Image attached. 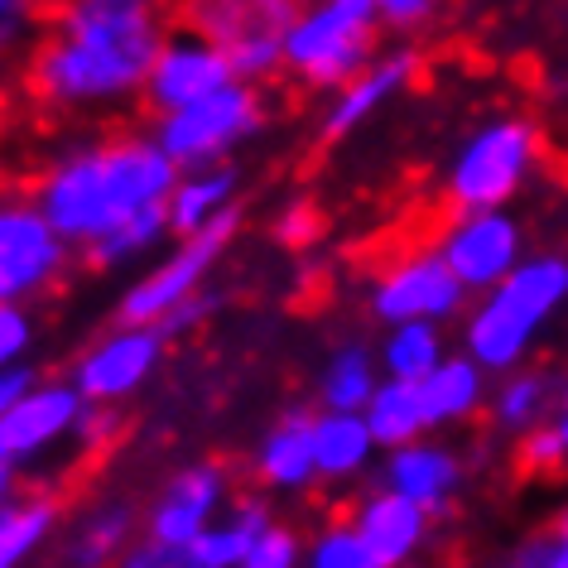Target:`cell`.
Here are the masks:
<instances>
[{
  "label": "cell",
  "mask_w": 568,
  "mask_h": 568,
  "mask_svg": "<svg viewBox=\"0 0 568 568\" xmlns=\"http://www.w3.org/2000/svg\"><path fill=\"white\" fill-rule=\"evenodd\" d=\"M304 0H169V24L226 53L232 73L261 78L280 63Z\"/></svg>",
  "instance_id": "1"
},
{
  "label": "cell",
  "mask_w": 568,
  "mask_h": 568,
  "mask_svg": "<svg viewBox=\"0 0 568 568\" xmlns=\"http://www.w3.org/2000/svg\"><path fill=\"white\" fill-rule=\"evenodd\" d=\"M564 294H568V261H530V265L510 270L501 280V290L491 294V304L467 328L473 357L487 366H510Z\"/></svg>",
  "instance_id": "2"
},
{
  "label": "cell",
  "mask_w": 568,
  "mask_h": 568,
  "mask_svg": "<svg viewBox=\"0 0 568 568\" xmlns=\"http://www.w3.org/2000/svg\"><path fill=\"white\" fill-rule=\"evenodd\" d=\"M376 0H328L318 16L294 24L284 39V63L304 82H343L372 49Z\"/></svg>",
  "instance_id": "3"
},
{
  "label": "cell",
  "mask_w": 568,
  "mask_h": 568,
  "mask_svg": "<svg viewBox=\"0 0 568 568\" xmlns=\"http://www.w3.org/2000/svg\"><path fill=\"white\" fill-rule=\"evenodd\" d=\"M530 160H535L530 125L525 121L491 125L487 135H477L473 145H467L458 169H453L444 203L453 207V217H463V212H487L501 203V197L516 193V183L525 169H530Z\"/></svg>",
  "instance_id": "4"
},
{
  "label": "cell",
  "mask_w": 568,
  "mask_h": 568,
  "mask_svg": "<svg viewBox=\"0 0 568 568\" xmlns=\"http://www.w3.org/2000/svg\"><path fill=\"white\" fill-rule=\"evenodd\" d=\"M236 222H241V212L226 207V212H217V217H207L203 226H197V232H189L183 251L169 255L164 270H154L145 284H135V290L125 294L121 318L135 323V328H150L154 318H164L169 308H179V304L193 294V284L203 280V270L217 261V251L226 246V241H232Z\"/></svg>",
  "instance_id": "5"
},
{
  "label": "cell",
  "mask_w": 568,
  "mask_h": 568,
  "mask_svg": "<svg viewBox=\"0 0 568 568\" xmlns=\"http://www.w3.org/2000/svg\"><path fill=\"white\" fill-rule=\"evenodd\" d=\"M255 121H261V97L251 88H232V82H226V88L169 111L160 145L169 160H207V154H217L222 145H232L236 135H246Z\"/></svg>",
  "instance_id": "6"
},
{
  "label": "cell",
  "mask_w": 568,
  "mask_h": 568,
  "mask_svg": "<svg viewBox=\"0 0 568 568\" xmlns=\"http://www.w3.org/2000/svg\"><path fill=\"white\" fill-rule=\"evenodd\" d=\"M63 246L44 207L0 203V304L24 300L44 280L59 275Z\"/></svg>",
  "instance_id": "7"
},
{
  "label": "cell",
  "mask_w": 568,
  "mask_h": 568,
  "mask_svg": "<svg viewBox=\"0 0 568 568\" xmlns=\"http://www.w3.org/2000/svg\"><path fill=\"white\" fill-rule=\"evenodd\" d=\"M463 300V280L458 270L438 255H409L381 280L376 290V318L386 323H415V318H434L458 308Z\"/></svg>",
  "instance_id": "8"
},
{
  "label": "cell",
  "mask_w": 568,
  "mask_h": 568,
  "mask_svg": "<svg viewBox=\"0 0 568 568\" xmlns=\"http://www.w3.org/2000/svg\"><path fill=\"white\" fill-rule=\"evenodd\" d=\"M236 73L226 63V53L203 49V44H169L150 68V88H145V111H179L197 102V97L226 88Z\"/></svg>",
  "instance_id": "9"
},
{
  "label": "cell",
  "mask_w": 568,
  "mask_h": 568,
  "mask_svg": "<svg viewBox=\"0 0 568 568\" xmlns=\"http://www.w3.org/2000/svg\"><path fill=\"white\" fill-rule=\"evenodd\" d=\"M444 261L458 270L463 284H496L510 275L516 265V226L496 212H481V217L463 222L458 232L448 236Z\"/></svg>",
  "instance_id": "10"
},
{
  "label": "cell",
  "mask_w": 568,
  "mask_h": 568,
  "mask_svg": "<svg viewBox=\"0 0 568 568\" xmlns=\"http://www.w3.org/2000/svg\"><path fill=\"white\" fill-rule=\"evenodd\" d=\"M160 357V333L154 328H135L102 343L88 362L78 366V390L92 395V400H111V395H125L131 386L145 381V372Z\"/></svg>",
  "instance_id": "11"
},
{
  "label": "cell",
  "mask_w": 568,
  "mask_h": 568,
  "mask_svg": "<svg viewBox=\"0 0 568 568\" xmlns=\"http://www.w3.org/2000/svg\"><path fill=\"white\" fill-rule=\"evenodd\" d=\"M357 535L366 539V549L376 554L381 568H395L400 559H409V549L424 539V506L409 501L405 491L395 496H376V501L362 506Z\"/></svg>",
  "instance_id": "12"
},
{
  "label": "cell",
  "mask_w": 568,
  "mask_h": 568,
  "mask_svg": "<svg viewBox=\"0 0 568 568\" xmlns=\"http://www.w3.org/2000/svg\"><path fill=\"white\" fill-rule=\"evenodd\" d=\"M217 491H222V477L212 473V467H193V473H183L174 487H169L164 506L154 510V539L183 549L207 525L212 506H217Z\"/></svg>",
  "instance_id": "13"
},
{
  "label": "cell",
  "mask_w": 568,
  "mask_h": 568,
  "mask_svg": "<svg viewBox=\"0 0 568 568\" xmlns=\"http://www.w3.org/2000/svg\"><path fill=\"white\" fill-rule=\"evenodd\" d=\"M68 424H78V395L63 390V386H44V390H30L24 400L10 409L6 419H0V429H6V444L10 453H34L44 448L53 434H63Z\"/></svg>",
  "instance_id": "14"
},
{
  "label": "cell",
  "mask_w": 568,
  "mask_h": 568,
  "mask_svg": "<svg viewBox=\"0 0 568 568\" xmlns=\"http://www.w3.org/2000/svg\"><path fill=\"white\" fill-rule=\"evenodd\" d=\"M265 506H241L232 525H222V530H197L189 545L179 549V564L183 568H241L246 559V549L255 545V535H265Z\"/></svg>",
  "instance_id": "15"
},
{
  "label": "cell",
  "mask_w": 568,
  "mask_h": 568,
  "mask_svg": "<svg viewBox=\"0 0 568 568\" xmlns=\"http://www.w3.org/2000/svg\"><path fill=\"white\" fill-rule=\"evenodd\" d=\"M453 481H458V463H453L444 448H409V444H400V453L390 458V487L405 491L409 501H419L424 510L444 506Z\"/></svg>",
  "instance_id": "16"
},
{
  "label": "cell",
  "mask_w": 568,
  "mask_h": 568,
  "mask_svg": "<svg viewBox=\"0 0 568 568\" xmlns=\"http://www.w3.org/2000/svg\"><path fill=\"white\" fill-rule=\"evenodd\" d=\"M366 424H372V438H376V444H390V448L409 444V438H415L424 424H429V415H424L419 381L395 376L390 386H381V390L372 395V405H366Z\"/></svg>",
  "instance_id": "17"
},
{
  "label": "cell",
  "mask_w": 568,
  "mask_h": 568,
  "mask_svg": "<svg viewBox=\"0 0 568 568\" xmlns=\"http://www.w3.org/2000/svg\"><path fill=\"white\" fill-rule=\"evenodd\" d=\"M314 424L304 415H290L261 448V473L275 487H304L314 477Z\"/></svg>",
  "instance_id": "18"
},
{
  "label": "cell",
  "mask_w": 568,
  "mask_h": 568,
  "mask_svg": "<svg viewBox=\"0 0 568 568\" xmlns=\"http://www.w3.org/2000/svg\"><path fill=\"white\" fill-rule=\"evenodd\" d=\"M366 448H372V424L357 419L352 409H333V415H323L314 424V463L318 473H352V467H362Z\"/></svg>",
  "instance_id": "19"
},
{
  "label": "cell",
  "mask_w": 568,
  "mask_h": 568,
  "mask_svg": "<svg viewBox=\"0 0 568 568\" xmlns=\"http://www.w3.org/2000/svg\"><path fill=\"white\" fill-rule=\"evenodd\" d=\"M477 390H481V381H477V372L467 362H438L434 372L419 381L424 415H429V424L463 419L467 409L477 405Z\"/></svg>",
  "instance_id": "20"
},
{
  "label": "cell",
  "mask_w": 568,
  "mask_h": 568,
  "mask_svg": "<svg viewBox=\"0 0 568 568\" xmlns=\"http://www.w3.org/2000/svg\"><path fill=\"white\" fill-rule=\"evenodd\" d=\"M125 530H131V510H121V506L116 510H97V516L78 530L73 545H68L63 568H106V559L116 554Z\"/></svg>",
  "instance_id": "21"
},
{
  "label": "cell",
  "mask_w": 568,
  "mask_h": 568,
  "mask_svg": "<svg viewBox=\"0 0 568 568\" xmlns=\"http://www.w3.org/2000/svg\"><path fill=\"white\" fill-rule=\"evenodd\" d=\"M409 68H415V59H390L386 68H376L372 78H362L357 88H352V92L343 97V102H337V111H333V121H328V131H323V140L347 135L352 125H357V121L366 116V111H372V106L381 102V97H386V92L395 88V82H400V78L409 73Z\"/></svg>",
  "instance_id": "22"
},
{
  "label": "cell",
  "mask_w": 568,
  "mask_h": 568,
  "mask_svg": "<svg viewBox=\"0 0 568 568\" xmlns=\"http://www.w3.org/2000/svg\"><path fill=\"white\" fill-rule=\"evenodd\" d=\"M169 222V207L164 203H150V207H140L131 212L121 226H111L106 236H97L92 241V251H88V261L92 265H111V261H121V255H131L140 246H150L154 236H160V226Z\"/></svg>",
  "instance_id": "23"
},
{
  "label": "cell",
  "mask_w": 568,
  "mask_h": 568,
  "mask_svg": "<svg viewBox=\"0 0 568 568\" xmlns=\"http://www.w3.org/2000/svg\"><path fill=\"white\" fill-rule=\"evenodd\" d=\"M53 516H59V501H34L24 510H6V520H0V568H20L24 554L49 535Z\"/></svg>",
  "instance_id": "24"
},
{
  "label": "cell",
  "mask_w": 568,
  "mask_h": 568,
  "mask_svg": "<svg viewBox=\"0 0 568 568\" xmlns=\"http://www.w3.org/2000/svg\"><path fill=\"white\" fill-rule=\"evenodd\" d=\"M226 193H232V174H226V169L183 183V189L174 193V203H169V222H174L179 232H197V226L226 203Z\"/></svg>",
  "instance_id": "25"
},
{
  "label": "cell",
  "mask_w": 568,
  "mask_h": 568,
  "mask_svg": "<svg viewBox=\"0 0 568 568\" xmlns=\"http://www.w3.org/2000/svg\"><path fill=\"white\" fill-rule=\"evenodd\" d=\"M386 362H390L395 376L424 381V376H429L434 366H438V333H434L424 318L400 323V333H395L390 347H386Z\"/></svg>",
  "instance_id": "26"
},
{
  "label": "cell",
  "mask_w": 568,
  "mask_h": 568,
  "mask_svg": "<svg viewBox=\"0 0 568 568\" xmlns=\"http://www.w3.org/2000/svg\"><path fill=\"white\" fill-rule=\"evenodd\" d=\"M323 395H328L333 409H362L372 405V362H366L362 347L337 352V362L328 366V381H323Z\"/></svg>",
  "instance_id": "27"
},
{
  "label": "cell",
  "mask_w": 568,
  "mask_h": 568,
  "mask_svg": "<svg viewBox=\"0 0 568 568\" xmlns=\"http://www.w3.org/2000/svg\"><path fill=\"white\" fill-rule=\"evenodd\" d=\"M314 568H381V564H376V554L366 549V539L357 530L333 525V530L318 539V549H314Z\"/></svg>",
  "instance_id": "28"
},
{
  "label": "cell",
  "mask_w": 568,
  "mask_h": 568,
  "mask_svg": "<svg viewBox=\"0 0 568 568\" xmlns=\"http://www.w3.org/2000/svg\"><path fill=\"white\" fill-rule=\"evenodd\" d=\"M564 453L568 444L559 429H530V438L516 448V467L525 477H554L564 467Z\"/></svg>",
  "instance_id": "29"
},
{
  "label": "cell",
  "mask_w": 568,
  "mask_h": 568,
  "mask_svg": "<svg viewBox=\"0 0 568 568\" xmlns=\"http://www.w3.org/2000/svg\"><path fill=\"white\" fill-rule=\"evenodd\" d=\"M294 559H300L294 535L290 530H265V535H255V545L246 549L241 568H294Z\"/></svg>",
  "instance_id": "30"
},
{
  "label": "cell",
  "mask_w": 568,
  "mask_h": 568,
  "mask_svg": "<svg viewBox=\"0 0 568 568\" xmlns=\"http://www.w3.org/2000/svg\"><path fill=\"white\" fill-rule=\"evenodd\" d=\"M539 400H545V381H539V376H525V381H516V386L501 395L496 415H501V424H525V419H535Z\"/></svg>",
  "instance_id": "31"
},
{
  "label": "cell",
  "mask_w": 568,
  "mask_h": 568,
  "mask_svg": "<svg viewBox=\"0 0 568 568\" xmlns=\"http://www.w3.org/2000/svg\"><path fill=\"white\" fill-rule=\"evenodd\" d=\"M39 16H44V0H0V49L20 44Z\"/></svg>",
  "instance_id": "32"
},
{
  "label": "cell",
  "mask_w": 568,
  "mask_h": 568,
  "mask_svg": "<svg viewBox=\"0 0 568 568\" xmlns=\"http://www.w3.org/2000/svg\"><path fill=\"white\" fill-rule=\"evenodd\" d=\"M318 232H323V212L314 203H294L275 226V236L284 241V246H308Z\"/></svg>",
  "instance_id": "33"
},
{
  "label": "cell",
  "mask_w": 568,
  "mask_h": 568,
  "mask_svg": "<svg viewBox=\"0 0 568 568\" xmlns=\"http://www.w3.org/2000/svg\"><path fill=\"white\" fill-rule=\"evenodd\" d=\"M24 343H30V323H24V314L10 304H0V366L10 357H20Z\"/></svg>",
  "instance_id": "34"
},
{
  "label": "cell",
  "mask_w": 568,
  "mask_h": 568,
  "mask_svg": "<svg viewBox=\"0 0 568 568\" xmlns=\"http://www.w3.org/2000/svg\"><path fill=\"white\" fill-rule=\"evenodd\" d=\"M30 381H34V372H24V366H16V372H6L0 366V419L16 409L24 395H30Z\"/></svg>",
  "instance_id": "35"
},
{
  "label": "cell",
  "mask_w": 568,
  "mask_h": 568,
  "mask_svg": "<svg viewBox=\"0 0 568 568\" xmlns=\"http://www.w3.org/2000/svg\"><path fill=\"white\" fill-rule=\"evenodd\" d=\"M121 568H183V564H179L174 545H160V539H154V545H140Z\"/></svg>",
  "instance_id": "36"
},
{
  "label": "cell",
  "mask_w": 568,
  "mask_h": 568,
  "mask_svg": "<svg viewBox=\"0 0 568 568\" xmlns=\"http://www.w3.org/2000/svg\"><path fill=\"white\" fill-rule=\"evenodd\" d=\"M376 6H381V16H386L390 24H415L434 0H376Z\"/></svg>",
  "instance_id": "37"
},
{
  "label": "cell",
  "mask_w": 568,
  "mask_h": 568,
  "mask_svg": "<svg viewBox=\"0 0 568 568\" xmlns=\"http://www.w3.org/2000/svg\"><path fill=\"white\" fill-rule=\"evenodd\" d=\"M539 564L545 568H568V539H554L549 549H539Z\"/></svg>",
  "instance_id": "38"
},
{
  "label": "cell",
  "mask_w": 568,
  "mask_h": 568,
  "mask_svg": "<svg viewBox=\"0 0 568 568\" xmlns=\"http://www.w3.org/2000/svg\"><path fill=\"white\" fill-rule=\"evenodd\" d=\"M554 539H568V510H564L559 520H554Z\"/></svg>",
  "instance_id": "39"
},
{
  "label": "cell",
  "mask_w": 568,
  "mask_h": 568,
  "mask_svg": "<svg viewBox=\"0 0 568 568\" xmlns=\"http://www.w3.org/2000/svg\"><path fill=\"white\" fill-rule=\"evenodd\" d=\"M16 453H10V444H6V429H0V463H10Z\"/></svg>",
  "instance_id": "40"
},
{
  "label": "cell",
  "mask_w": 568,
  "mask_h": 568,
  "mask_svg": "<svg viewBox=\"0 0 568 568\" xmlns=\"http://www.w3.org/2000/svg\"><path fill=\"white\" fill-rule=\"evenodd\" d=\"M10 491V473H6V463H0V496Z\"/></svg>",
  "instance_id": "41"
},
{
  "label": "cell",
  "mask_w": 568,
  "mask_h": 568,
  "mask_svg": "<svg viewBox=\"0 0 568 568\" xmlns=\"http://www.w3.org/2000/svg\"><path fill=\"white\" fill-rule=\"evenodd\" d=\"M559 434H564V444H568V409H564V424H559Z\"/></svg>",
  "instance_id": "42"
},
{
  "label": "cell",
  "mask_w": 568,
  "mask_h": 568,
  "mask_svg": "<svg viewBox=\"0 0 568 568\" xmlns=\"http://www.w3.org/2000/svg\"><path fill=\"white\" fill-rule=\"evenodd\" d=\"M0 520H6V510H0Z\"/></svg>",
  "instance_id": "43"
}]
</instances>
